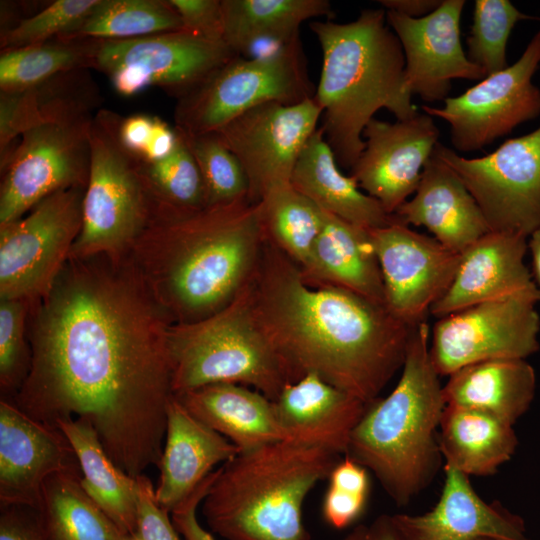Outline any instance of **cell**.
Returning a JSON list of instances; mask_svg holds the SVG:
<instances>
[{"mask_svg": "<svg viewBox=\"0 0 540 540\" xmlns=\"http://www.w3.org/2000/svg\"><path fill=\"white\" fill-rule=\"evenodd\" d=\"M168 345L174 394L216 383L251 386L275 401L286 370L252 309L246 286L205 319L171 324Z\"/></svg>", "mask_w": 540, "mask_h": 540, "instance_id": "ba28073f", "label": "cell"}, {"mask_svg": "<svg viewBox=\"0 0 540 540\" xmlns=\"http://www.w3.org/2000/svg\"><path fill=\"white\" fill-rule=\"evenodd\" d=\"M177 134L175 148L166 158L152 163L139 160L151 206L180 211L206 207L199 167L183 134L179 130Z\"/></svg>", "mask_w": 540, "mask_h": 540, "instance_id": "8d00e7d4", "label": "cell"}, {"mask_svg": "<svg viewBox=\"0 0 540 540\" xmlns=\"http://www.w3.org/2000/svg\"><path fill=\"white\" fill-rule=\"evenodd\" d=\"M120 119L104 109L93 117L82 228L69 258L101 254L117 259L126 257L149 223L151 199L139 159L119 141Z\"/></svg>", "mask_w": 540, "mask_h": 540, "instance_id": "9c48e42d", "label": "cell"}, {"mask_svg": "<svg viewBox=\"0 0 540 540\" xmlns=\"http://www.w3.org/2000/svg\"><path fill=\"white\" fill-rule=\"evenodd\" d=\"M343 540H402L391 515H380L370 524L353 528Z\"/></svg>", "mask_w": 540, "mask_h": 540, "instance_id": "816d5d0a", "label": "cell"}, {"mask_svg": "<svg viewBox=\"0 0 540 540\" xmlns=\"http://www.w3.org/2000/svg\"><path fill=\"white\" fill-rule=\"evenodd\" d=\"M438 442L445 466L467 476H489L509 461L518 446L513 425L489 413L446 405Z\"/></svg>", "mask_w": 540, "mask_h": 540, "instance_id": "4dcf8cb0", "label": "cell"}, {"mask_svg": "<svg viewBox=\"0 0 540 540\" xmlns=\"http://www.w3.org/2000/svg\"><path fill=\"white\" fill-rule=\"evenodd\" d=\"M57 427L69 440L79 463L80 483L86 494L125 535L137 532V478L123 472L109 457L95 430L77 418Z\"/></svg>", "mask_w": 540, "mask_h": 540, "instance_id": "1f68e13d", "label": "cell"}, {"mask_svg": "<svg viewBox=\"0 0 540 540\" xmlns=\"http://www.w3.org/2000/svg\"><path fill=\"white\" fill-rule=\"evenodd\" d=\"M429 338L426 321L412 328L398 383L367 404L345 455L372 471L398 506L424 490L441 465L437 430L446 403Z\"/></svg>", "mask_w": 540, "mask_h": 540, "instance_id": "5b68a950", "label": "cell"}, {"mask_svg": "<svg viewBox=\"0 0 540 540\" xmlns=\"http://www.w3.org/2000/svg\"><path fill=\"white\" fill-rule=\"evenodd\" d=\"M385 10H393L411 18H421L435 11L442 0H379Z\"/></svg>", "mask_w": 540, "mask_h": 540, "instance_id": "f5cc1de1", "label": "cell"}, {"mask_svg": "<svg viewBox=\"0 0 540 540\" xmlns=\"http://www.w3.org/2000/svg\"><path fill=\"white\" fill-rule=\"evenodd\" d=\"M215 476L216 471H213L186 501L171 512L173 525L185 540H215L201 526L196 515L197 507L205 498Z\"/></svg>", "mask_w": 540, "mask_h": 540, "instance_id": "7dc6e473", "label": "cell"}, {"mask_svg": "<svg viewBox=\"0 0 540 540\" xmlns=\"http://www.w3.org/2000/svg\"><path fill=\"white\" fill-rule=\"evenodd\" d=\"M384 286L386 308L410 327L426 321L433 304L451 285L460 254L434 237L397 220L369 230Z\"/></svg>", "mask_w": 540, "mask_h": 540, "instance_id": "e0dca14e", "label": "cell"}, {"mask_svg": "<svg viewBox=\"0 0 540 540\" xmlns=\"http://www.w3.org/2000/svg\"><path fill=\"white\" fill-rule=\"evenodd\" d=\"M0 540H48L37 511L25 506H1Z\"/></svg>", "mask_w": 540, "mask_h": 540, "instance_id": "bcb514c9", "label": "cell"}, {"mask_svg": "<svg viewBox=\"0 0 540 540\" xmlns=\"http://www.w3.org/2000/svg\"><path fill=\"white\" fill-rule=\"evenodd\" d=\"M64 433L24 413L12 400L0 401L1 506L38 509L42 488L55 473L79 471Z\"/></svg>", "mask_w": 540, "mask_h": 540, "instance_id": "ffe728a7", "label": "cell"}, {"mask_svg": "<svg viewBox=\"0 0 540 540\" xmlns=\"http://www.w3.org/2000/svg\"><path fill=\"white\" fill-rule=\"evenodd\" d=\"M182 134L199 167L205 186L207 206L249 201L247 175L238 158L219 134L217 132L194 136Z\"/></svg>", "mask_w": 540, "mask_h": 540, "instance_id": "f35d334b", "label": "cell"}, {"mask_svg": "<svg viewBox=\"0 0 540 540\" xmlns=\"http://www.w3.org/2000/svg\"><path fill=\"white\" fill-rule=\"evenodd\" d=\"M480 540H506V539H498V538H482ZM525 540H530L529 538L528 539H525Z\"/></svg>", "mask_w": 540, "mask_h": 540, "instance_id": "9f6ffc18", "label": "cell"}, {"mask_svg": "<svg viewBox=\"0 0 540 540\" xmlns=\"http://www.w3.org/2000/svg\"><path fill=\"white\" fill-rule=\"evenodd\" d=\"M339 461L331 451L289 440L240 452L216 470L202 514L226 540H311L304 501Z\"/></svg>", "mask_w": 540, "mask_h": 540, "instance_id": "8992f818", "label": "cell"}, {"mask_svg": "<svg viewBox=\"0 0 540 540\" xmlns=\"http://www.w3.org/2000/svg\"><path fill=\"white\" fill-rule=\"evenodd\" d=\"M99 0H57L1 33V51L40 44L71 34Z\"/></svg>", "mask_w": 540, "mask_h": 540, "instance_id": "ab89813d", "label": "cell"}, {"mask_svg": "<svg viewBox=\"0 0 540 540\" xmlns=\"http://www.w3.org/2000/svg\"><path fill=\"white\" fill-rule=\"evenodd\" d=\"M540 64V30L511 66L489 75L440 108L423 112L450 125L451 143L461 152L480 150L540 115V89L532 77Z\"/></svg>", "mask_w": 540, "mask_h": 540, "instance_id": "5bb4252c", "label": "cell"}, {"mask_svg": "<svg viewBox=\"0 0 540 540\" xmlns=\"http://www.w3.org/2000/svg\"><path fill=\"white\" fill-rule=\"evenodd\" d=\"M46 119L39 105L35 87L19 91L0 92V155L25 132Z\"/></svg>", "mask_w": 540, "mask_h": 540, "instance_id": "b9f144b4", "label": "cell"}, {"mask_svg": "<svg viewBox=\"0 0 540 540\" xmlns=\"http://www.w3.org/2000/svg\"><path fill=\"white\" fill-rule=\"evenodd\" d=\"M177 130L159 117H155L151 138L139 160L152 163L166 158L175 148Z\"/></svg>", "mask_w": 540, "mask_h": 540, "instance_id": "f907efd6", "label": "cell"}, {"mask_svg": "<svg viewBox=\"0 0 540 540\" xmlns=\"http://www.w3.org/2000/svg\"><path fill=\"white\" fill-rule=\"evenodd\" d=\"M464 0H442L427 16L411 18L386 10V20L402 46L405 88L426 102L444 101L452 80H482L486 74L465 54L460 38Z\"/></svg>", "mask_w": 540, "mask_h": 540, "instance_id": "ac0fdd59", "label": "cell"}, {"mask_svg": "<svg viewBox=\"0 0 540 540\" xmlns=\"http://www.w3.org/2000/svg\"><path fill=\"white\" fill-rule=\"evenodd\" d=\"M322 50L314 100L338 165L350 169L365 148L363 131L380 109L397 120L418 111L405 88V58L386 10L366 9L349 23L311 21Z\"/></svg>", "mask_w": 540, "mask_h": 540, "instance_id": "277c9868", "label": "cell"}, {"mask_svg": "<svg viewBox=\"0 0 540 540\" xmlns=\"http://www.w3.org/2000/svg\"><path fill=\"white\" fill-rule=\"evenodd\" d=\"M137 532L142 540H180L169 512L157 502L155 487L150 479L137 478Z\"/></svg>", "mask_w": 540, "mask_h": 540, "instance_id": "7bdbcfd3", "label": "cell"}, {"mask_svg": "<svg viewBox=\"0 0 540 540\" xmlns=\"http://www.w3.org/2000/svg\"><path fill=\"white\" fill-rule=\"evenodd\" d=\"M328 479L331 486L357 494L369 495L370 481L367 469L348 456L340 459L332 469Z\"/></svg>", "mask_w": 540, "mask_h": 540, "instance_id": "681fc988", "label": "cell"}, {"mask_svg": "<svg viewBox=\"0 0 540 540\" xmlns=\"http://www.w3.org/2000/svg\"><path fill=\"white\" fill-rule=\"evenodd\" d=\"M291 185L320 209L367 230L396 221L381 204L364 193L355 179L344 175L320 127L303 147Z\"/></svg>", "mask_w": 540, "mask_h": 540, "instance_id": "83f0119b", "label": "cell"}, {"mask_svg": "<svg viewBox=\"0 0 540 540\" xmlns=\"http://www.w3.org/2000/svg\"><path fill=\"white\" fill-rule=\"evenodd\" d=\"M394 215L407 226H424L442 245L459 254L490 232L471 193L434 150L414 196Z\"/></svg>", "mask_w": 540, "mask_h": 540, "instance_id": "cb8c5ba5", "label": "cell"}, {"mask_svg": "<svg viewBox=\"0 0 540 540\" xmlns=\"http://www.w3.org/2000/svg\"><path fill=\"white\" fill-rule=\"evenodd\" d=\"M539 301L513 297L481 303L439 318L429 346L434 368L449 376L462 367L526 359L540 348Z\"/></svg>", "mask_w": 540, "mask_h": 540, "instance_id": "9a60e30c", "label": "cell"}, {"mask_svg": "<svg viewBox=\"0 0 540 540\" xmlns=\"http://www.w3.org/2000/svg\"><path fill=\"white\" fill-rule=\"evenodd\" d=\"M31 303L0 299V387L2 394H16L30 364L28 320Z\"/></svg>", "mask_w": 540, "mask_h": 540, "instance_id": "60d3db41", "label": "cell"}, {"mask_svg": "<svg viewBox=\"0 0 540 540\" xmlns=\"http://www.w3.org/2000/svg\"><path fill=\"white\" fill-rule=\"evenodd\" d=\"M434 152L460 177L490 231L528 238L540 229V127L479 158L440 142Z\"/></svg>", "mask_w": 540, "mask_h": 540, "instance_id": "7c38bea8", "label": "cell"}, {"mask_svg": "<svg viewBox=\"0 0 540 540\" xmlns=\"http://www.w3.org/2000/svg\"><path fill=\"white\" fill-rule=\"evenodd\" d=\"M528 250L532 257V277L540 292V229L529 236Z\"/></svg>", "mask_w": 540, "mask_h": 540, "instance_id": "db71d44e", "label": "cell"}, {"mask_svg": "<svg viewBox=\"0 0 540 540\" xmlns=\"http://www.w3.org/2000/svg\"><path fill=\"white\" fill-rule=\"evenodd\" d=\"M178 12L184 29L205 38L223 40L221 0H169Z\"/></svg>", "mask_w": 540, "mask_h": 540, "instance_id": "ee69618b", "label": "cell"}, {"mask_svg": "<svg viewBox=\"0 0 540 540\" xmlns=\"http://www.w3.org/2000/svg\"><path fill=\"white\" fill-rule=\"evenodd\" d=\"M274 403L286 440L346 455L367 404L314 373L285 385Z\"/></svg>", "mask_w": 540, "mask_h": 540, "instance_id": "603a6c76", "label": "cell"}, {"mask_svg": "<svg viewBox=\"0 0 540 540\" xmlns=\"http://www.w3.org/2000/svg\"><path fill=\"white\" fill-rule=\"evenodd\" d=\"M526 19L532 16L522 13L508 0H476L466 39L468 59L486 77L506 69L509 36L515 24Z\"/></svg>", "mask_w": 540, "mask_h": 540, "instance_id": "74e56055", "label": "cell"}, {"mask_svg": "<svg viewBox=\"0 0 540 540\" xmlns=\"http://www.w3.org/2000/svg\"><path fill=\"white\" fill-rule=\"evenodd\" d=\"M448 377L446 405L480 410L511 425L529 410L536 393V373L526 359L478 362Z\"/></svg>", "mask_w": 540, "mask_h": 540, "instance_id": "f546056e", "label": "cell"}, {"mask_svg": "<svg viewBox=\"0 0 540 540\" xmlns=\"http://www.w3.org/2000/svg\"><path fill=\"white\" fill-rule=\"evenodd\" d=\"M321 115L314 98L291 105L267 102L216 131L247 175L251 203H258L273 188L291 183L299 155L318 129Z\"/></svg>", "mask_w": 540, "mask_h": 540, "instance_id": "2e32d148", "label": "cell"}, {"mask_svg": "<svg viewBox=\"0 0 540 540\" xmlns=\"http://www.w3.org/2000/svg\"><path fill=\"white\" fill-rule=\"evenodd\" d=\"M171 324L129 255L69 258L30 308V364L12 401L50 426L85 421L138 478L162 456L174 396Z\"/></svg>", "mask_w": 540, "mask_h": 540, "instance_id": "6da1fadb", "label": "cell"}, {"mask_svg": "<svg viewBox=\"0 0 540 540\" xmlns=\"http://www.w3.org/2000/svg\"><path fill=\"white\" fill-rule=\"evenodd\" d=\"M367 500V495L329 485L322 504L323 517L335 529L346 528L360 517Z\"/></svg>", "mask_w": 540, "mask_h": 540, "instance_id": "f6af8a7d", "label": "cell"}, {"mask_svg": "<svg viewBox=\"0 0 540 540\" xmlns=\"http://www.w3.org/2000/svg\"><path fill=\"white\" fill-rule=\"evenodd\" d=\"M527 251L524 236L488 232L460 254L451 285L430 313L442 318L481 303L513 297L540 301V292L524 263Z\"/></svg>", "mask_w": 540, "mask_h": 540, "instance_id": "44dd1931", "label": "cell"}, {"mask_svg": "<svg viewBox=\"0 0 540 540\" xmlns=\"http://www.w3.org/2000/svg\"><path fill=\"white\" fill-rule=\"evenodd\" d=\"M300 271L311 285L341 287L385 305L383 279L369 230L333 214L324 211L321 231Z\"/></svg>", "mask_w": 540, "mask_h": 540, "instance_id": "484cf974", "label": "cell"}, {"mask_svg": "<svg viewBox=\"0 0 540 540\" xmlns=\"http://www.w3.org/2000/svg\"><path fill=\"white\" fill-rule=\"evenodd\" d=\"M440 131L425 112L387 122L373 118L363 131L365 148L351 176L393 215L414 194Z\"/></svg>", "mask_w": 540, "mask_h": 540, "instance_id": "d6986e66", "label": "cell"}, {"mask_svg": "<svg viewBox=\"0 0 540 540\" xmlns=\"http://www.w3.org/2000/svg\"><path fill=\"white\" fill-rule=\"evenodd\" d=\"M265 240L258 203L185 211L152 206L129 256L170 322L184 324L210 317L238 296Z\"/></svg>", "mask_w": 540, "mask_h": 540, "instance_id": "3957f363", "label": "cell"}, {"mask_svg": "<svg viewBox=\"0 0 540 540\" xmlns=\"http://www.w3.org/2000/svg\"><path fill=\"white\" fill-rule=\"evenodd\" d=\"M199 421L233 443L240 452L286 440L274 403L261 392L234 383H216L174 394Z\"/></svg>", "mask_w": 540, "mask_h": 540, "instance_id": "4316f807", "label": "cell"}, {"mask_svg": "<svg viewBox=\"0 0 540 540\" xmlns=\"http://www.w3.org/2000/svg\"><path fill=\"white\" fill-rule=\"evenodd\" d=\"M531 20H538V21H540V17H533V16H532V19H531Z\"/></svg>", "mask_w": 540, "mask_h": 540, "instance_id": "6f0895ef", "label": "cell"}, {"mask_svg": "<svg viewBox=\"0 0 540 540\" xmlns=\"http://www.w3.org/2000/svg\"><path fill=\"white\" fill-rule=\"evenodd\" d=\"M182 29L169 0H99L80 25L61 38L128 40Z\"/></svg>", "mask_w": 540, "mask_h": 540, "instance_id": "d590c367", "label": "cell"}, {"mask_svg": "<svg viewBox=\"0 0 540 540\" xmlns=\"http://www.w3.org/2000/svg\"><path fill=\"white\" fill-rule=\"evenodd\" d=\"M86 186L55 192L0 226V299L45 298L82 228Z\"/></svg>", "mask_w": 540, "mask_h": 540, "instance_id": "8fae6325", "label": "cell"}, {"mask_svg": "<svg viewBox=\"0 0 540 540\" xmlns=\"http://www.w3.org/2000/svg\"><path fill=\"white\" fill-rule=\"evenodd\" d=\"M236 54L224 41L186 29L128 40H103L94 68L115 91L133 96L159 86L178 98Z\"/></svg>", "mask_w": 540, "mask_h": 540, "instance_id": "4fadbf2b", "label": "cell"}, {"mask_svg": "<svg viewBox=\"0 0 540 540\" xmlns=\"http://www.w3.org/2000/svg\"><path fill=\"white\" fill-rule=\"evenodd\" d=\"M46 119L20 137L1 162L0 226L28 213L49 195L86 186L90 169V113L96 97L65 83L38 90Z\"/></svg>", "mask_w": 540, "mask_h": 540, "instance_id": "52a82bcc", "label": "cell"}, {"mask_svg": "<svg viewBox=\"0 0 540 540\" xmlns=\"http://www.w3.org/2000/svg\"><path fill=\"white\" fill-rule=\"evenodd\" d=\"M246 290L290 383L314 373L369 404L404 364L413 327L350 290L305 282L267 240Z\"/></svg>", "mask_w": 540, "mask_h": 540, "instance_id": "7a4b0ae2", "label": "cell"}, {"mask_svg": "<svg viewBox=\"0 0 540 540\" xmlns=\"http://www.w3.org/2000/svg\"><path fill=\"white\" fill-rule=\"evenodd\" d=\"M81 471H63L43 485L36 509L48 540H124L125 535L86 494Z\"/></svg>", "mask_w": 540, "mask_h": 540, "instance_id": "d6a6232c", "label": "cell"}, {"mask_svg": "<svg viewBox=\"0 0 540 540\" xmlns=\"http://www.w3.org/2000/svg\"><path fill=\"white\" fill-rule=\"evenodd\" d=\"M258 206L266 240L304 267L321 231L324 211L291 183L267 192Z\"/></svg>", "mask_w": 540, "mask_h": 540, "instance_id": "e575fe53", "label": "cell"}, {"mask_svg": "<svg viewBox=\"0 0 540 540\" xmlns=\"http://www.w3.org/2000/svg\"><path fill=\"white\" fill-rule=\"evenodd\" d=\"M155 117L147 114H134L120 119L118 125L119 141L125 150L138 159L151 138Z\"/></svg>", "mask_w": 540, "mask_h": 540, "instance_id": "c3c4849f", "label": "cell"}, {"mask_svg": "<svg viewBox=\"0 0 540 540\" xmlns=\"http://www.w3.org/2000/svg\"><path fill=\"white\" fill-rule=\"evenodd\" d=\"M124 540H142L137 534L127 535Z\"/></svg>", "mask_w": 540, "mask_h": 540, "instance_id": "11a10c76", "label": "cell"}, {"mask_svg": "<svg viewBox=\"0 0 540 540\" xmlns=\"http://www.w3.org/2000/svg\"><path fill=\"white\" fill-rule=\"evenodd\" d=\"M102 39L55 38L40 44L1 51L0 89L19 91L60 74L94 68Z\"/></svg>", "mask_w": 540, "mask_h": 540, "instance_id": "836d02e7", "label": "cell"}, {"mask_svg": "<svg viewBox=\"0 0 540 540\" xmlns=\"http://www.w3.org/2000/svg\"><path fill=\"white\" fill-rule=\"evenodd\" d=\"M223 40L238 56L253 57L300 38L303 22L331 20L328 0H221Z\"/></svg>", "mask_w": 540, "mask_h": 540, "instance_id": "f1b7e54d", "label": "cell"}, {"mask_svg": "<svg viewBox=\"0 0 540 540\" xmlns=\"http://www.w3.org/2000/svg\"><path fill=\"white\" fill-rule=\"evenodd\" d=\"M439 500L421 515L394 514L402 540H525L524 520L497 501L486 502L473 488L469 476L444 465Z\"/></svg>", "mask_w": 540, "mask_h": 540, "instance_id": "7402d4cb", "label": "cell"}, {"mask_svg": "<svg viewBox=\"0 0 540 540\" xmlns=\"http://www.w3.org/2000/svg\"><path fill=\"white\" fill-rule=\"evenodd\" d=\"M240 450L190 414L173 396L167 410L166 435L155 488L158 504L169 513L179 507L213 472Z\"/></svg>", "mask_w": 540, "mask_h": 540, "instance_id": "d4e9b609", "label": "cell"}, {"mask_svg": "<svg viewBox=\"0 0 540 540\" xmlns=\"http://www.w3.org/2000/svg\"><path fill=\"white\" fill-rule=\"evenodd\" d=\"M301 39L274 51L234 56L178 98L175 128L186 135L216 132L267 102L297 104L314 98Z\"/></svg>", "mask_w": 540, "mask_h": 540, "instance_id": "30bf717a", "label": "cell"}]
</instances>
